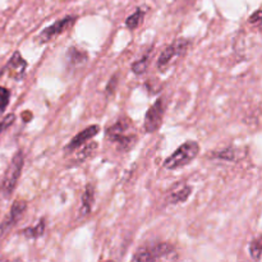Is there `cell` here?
Instances as JSON below:
<instances>
[{
    "label": "cell",
    "instance_id": "1",
    "mask_svg": "<svg viewBox=\"0 0 262 262\" xmlns=\"http://www.w3.org/2000/svg\"><path fill=\"white\" fill-rule=\"evenodd\" d=\"M173 260L177 258L176 248L173 245L168 242H156L146 245L143 247L138 248L136 253L133 255V261L140 262H151L158 260Z\"/></svg>",
    "mask_w": 262,
    "mask_h": 262
},
{
    "label": "cell",
    "instance_id": "2",
    "mask_svg": "<svg viewBox=\"0 0 262 262\" xmlns=\"http://www.w3.org/2000/svg\"><path fill=\"white\" fill-rule=\"evenodd\" d=\"M200 152V145L196 141H186L170 156L164 160L163 166L168 170H177L191 164Z\"/></svg>",
    "mask_w": 262,
    "mask_h": 262
},
{
    "label": "cell",
    "instance_id": "3",
    "mask_svg": "<svg viewBox=\"0 0 262 262\" xmlns=\"http://www.w3.org/2000/svg\"><path fill=\"white\" fill-rule=\"evenodd\" d=\"M23 165H25V155H23V151L19 150L14 154V156L10 160L7 171L4 174V178H3L2 187H0V192L7 199L12 196L15 187H17L20 174H22Z\"/></svg>",
    "mask_w": 262,
    "mask_h": 262
},
{
    "label": "cell",
    "instance_id": "4",
    "mask_svg": "<svg viewBox=\"0 0 262 262\" xmlns=\"http://www.w3.org/2000/svg\"><path fill=\"white\" fill-rule=\"evenodd\" d=\"M129 129V122L127 119H119L117 123L107 127L106 138L110 142L118 146V150L129 151L137 142V137L135 135H127Z\"/></svg>",
    "mask_w": 262,
    "mask_h": 262
},
{
    "label": "cell",
    "instance_id": "5",
    "mask_svg": "<svg viewBox=\"0 0 262 262\" xmlns=\"http://www.w3.org/2000/svg\"><path fill=\"white\" fill-rule=\"evenodd\" d=\"M189 41L186 40V38H178V40L174 41L173 43L166 46L163 50V53L160 54V56L158 58V63H156L158 71L165 72L176 59L184 55V53L187 51Z\"/></svg>",
    "mask_w": 262,
    "mask_h": 262
},
{
    "label": "cell",
    "instance_id": "6",
    "mask_svg": "<svg viewBox=\"0 0 262 262\" xmlns=\"http://www.w3.org/2000/svg\"><path fill=\"white\" fill-rule=\"evenodd\" d=\"M164 114H165V100H164V97H159L145 114V120H143L145 132H158L160 129L161 124H163Z\"/></svg>",
    "mask_w": 262,
    "mask_h": 262
},
{
    "label": "cell",
    "instance_id": "7",
    "mask_svg": "<svg viewBox=\"0 0 262 262\" xmlns=\"http://www.w3.org/2000/svg\"><path fill=\"white\" fill-rule=\"evenodd\" d=\"M77 20V15H66L61 19L56 20L53 25L48 26L45 30L41 31L37 36V41L40 43H46L49 41L54 40L55 37H58L59 35L66 32L67 30L72 27L74 25V22Z\"/></svg>",
    "mask_w": 262,
    "mask_h": 262
},
{
    "label": "cell",
    "instance_id": "8",
    "mask_svg": "<svg viewBox=\"0 0 262 262\" xmlns=\"http://www.w3.org/2000/svg\"><path fill=\"white\" fill-rule=\"evenodd\" d=\"M26 210H27V204L23 200H18V201L13 202L12 207H10V211L8 214V216L0 223V238L4 237L20 219L25 215Z\"/></svg>",
    "mask_w": 262,
    "mask_h": 262
},
{
    "label": "cell",
    "instance_id": "9",
    "mask_svg": "<svg viewBox=\"0 0 262 262\" xmlns=\"http://www.w3.org/2000/svg\"><path fill=\"white\" fill-rule=\"evenodd\" d=\"M99 132H100V127L97 124L90 125V127L84 128L83 130L77 133V135L72 138L71 142L64 147V154H66V155L67 154H68V155L69 154H73L74 151L78 150L81 146H83L84 143L89 142L90 140H92V138H94Z\"/></svg>",
    "mask_w": 262,
    "mask_h": 262
},
{
    "label": "cell",
    "instance_id": "10",
    "mask_svg": "<svg viewBox=\"0 0 262 262\" xmlns=\"http://www.w3.org/2000/svg\"><path fill=\"white\" fill-rule=\"evenodd\" d=\"M27 60L23 58L22 54H20L19 51H15L4 68L7 69L8 73H9V77H12L15 81H22L23 77H25L26 74V71H27Z\"/></svg>",
    "mask_w": 262,
    "mask_h": 262
},
{
    "label": "cell",
    "instance_id": "11",
    "mask_svg": "<svg viewBox=\"0 0 262 262\" xmlns=\"http://www.w3.org/2000/svg\"><path fill=\"white\" fill-rule=\"evenodd\" d=\"M87 59H89V55L84 50H81V49L76 48V46H72L69 48V50L67 51L66 54V61L67 67L72 69H76L78 67H82L86 64Z\"/></svg>",
    "mask_w": 262,
    "mask_h": 262
},
{
    "label": "cell",
    "instance_id": "12",
    "mask_svg": "<svg viewBox=\"0 0 262 262\" xmlns=\"http://www.w3.org/2000/svg\"><path fill=\"white\" fill-rule=\"evenodd\" d=\"M95 205V187L94 184L89 183L84 187V192L82 194L81 209H79V216H86L91 212Z\"/></svg>",
    "mask_w": 262,
    "mask_h": 262
},
{
    "label": "cell",
    "instance_id": "13",
    "mask_svg": "<svg viewBox=\"0 0 262 262\" xmlns=\"http://www.w3.org/2000/svg\"><path fill=\"white\" fill-rule=\"evenodd\" d=\"M192 193V187L188 184H179L178 188L173 189L168 197V202L171 205L184 204L189 199Z\"/></svg>",
    "mask_w": 262,
    "mask_h": 262
},
{
    "label": "cell",
    "instance_id": "14",
    "mask_svg": "<svg viewBox=\"0 0 262 262\" xmlns=\"http://www.w3.org/2000/svg\"><path fill=\"white\" fill-rule=\"evenodd\" d=\"M96 148H97V143L94 142V141H92V142L91 141H89V142L84 143L83 146H81V147L78 148V152H77L76 159H74V160H76V164H82L86 160H89V159L95 154Z\"/></svg>",
    "mask_w": 262,
    "mask_h": 262
},
{
    "label": "cell",
    "instance_id": "15",
    "mask_svg": "<svg viewBox=\"0 0 262 262\" xmlns=\"http://www.w3.org/2000/svg\"><path fill=\"white\" fill-rule=\"evenodd\" d=\"M45 219H40V222H38L37 224L33 225V227L25 228V229L22 230V235L27 238V239H37V238L42 237V235L45 234Z\"/></svg>",
    "mask_w": 262,
    "mask_h": 262
},
{
    "label": "cell",
    "instance_id": "16",
    "mask_svg": "<svg viewBox=\"0 0 262 262\" xmlns=\"http://www.w3.org/2000/svg\"><path fill=\"white\" fill-rule=\"evenodd\" d=\"M143 18H145V12L138 8V9H136V12L133 13V14H130L129 17L125 19V26H127V28H129V30H136V28L140 27L141 23L143 22Z\"/></svg>",
    "mask_w": 262,
    "mask_h": 262
},
{
    "label": "cell",
    "instance_id": "17",
    "mask_svg": "<svg viewBox=\"0 0 262 262\" xmlns=\"http://www.w3.org/2000/svg\"><path fill=\"white\" fill-rule=\"evenodd\" d=\"M150 56H151V53L148 51V53L145 54L142 58L138 59V60H136L135 63L132 64V72H133V73L137 74V76H141V74L146 73V71H147V68H148V61H150Z\"/></svg>",
    "mask_w": 262,
    "mask_h": 262
},
{
    "label": "cell",
    "instance_id": "18",
    "mask_svg": "<svg viewBox=\"0 0 262 262\" xmlns=\"http://www.w3.org/2000/svg\"><path fill=\"white\" fill-rule=\"evenodd\" d=\"M212 158H216L219 160H225V161H237L239 159L238 155V148H225V150L219 151V152L212 154Z\"/></svg>",
    "mask_w": 262,
    "mask_h": 262
},
{
    "label": "cell",
    "instance_id": "19",
    "mask_svg": "<svg viewBox=\"0 0 262 262\" xmlns=\"http://www.w3.org/2000/svg\"><path fill=\"white\" fill-rule=\"evenodd\" d=\"M248 251H250V256L255 261L261 260V253H262V242L261 237H256L255 239L251 241L250 247H248Z\"/></svg>",
    "mask_w": 262,
    "mask_h": 262
},
{
    "label": "cell",
    "instance_id": "20",
    "mask_svg": "<svg viewBox=\"0 0 262 262\" xmlns=\"http://www.w3.org/2000/svg\"><path fill=\"white\" fill-rule=\"evenodd\" d=\"M10 102V91L5 87H0V114L5 112Z\"/></svg>",
    "mask_w": 262,
    "mask_h": 262
},
{
    "label": "cell",
    "instance_id": "21",
    "mask_svg": "<svg viewBox=\"0 0 262 262\" xmlns=\"http://www.w3.org/2000/svg\"><path fill=\"white\" fill-rule=\"evenodd\" d=\"M14 120H15L14 114H8L7 117L3 118V119L0 120V135H2L3 132H5L9 127H12Z\"/></svg>",
    "mask_w": 262,
    "mask_h": 262
},
{
    "label": "cell",
    "instance_id": "22",
    "mask_svg": "<svg viewBox=\"0 0 262 262\" xmlns=\"http://www.w3.org/2000/svg\"><path fill=\"white\" fill-rule=\"evenodd\" d=\"M117 84H118V77L117 74H114V76L110 78V81L107 82L106 84V89H105V92H106V95H113L115 92V89H117Z\"/></svg>",
    "mask_w": 262,
    "mask_h": 262
},
{
    "label": "cell",
    "instance_id": "23",
    "mask_svg": "<svg viewBox=\"0 0 262 262\" xmlns=\"http://www.w3.org/2000/svg\"><path fill=\"white\" fill-rule=\"evenodd\" d=\"M248 22L252 23V25H260V22H261V10L260 9L256 10V12L253 13V14L250 17Z\"/></svg>",
    "mask_w": 262,
    "mask_h": 262
}]
</instances>
